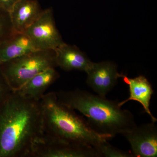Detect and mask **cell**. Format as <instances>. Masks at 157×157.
<instances>
[{
  "instance_id": "obj_1",
  "label": "cell",
  "mask_w": 157,
  "mask_h": 157,
  "mask_svg": "<svg viewBox=\"0 0 157 157\" xmlns=\"http://www.w3.org/2000/svg\"><path fill=\"white\" fill-rule=\"evenodd\" d=\"M42 135L40 101L13 91L0 105V157H30Z\"/></svg>"
},
{
  "instance_id": "obj_2",
  "label": "cell",
  "mask_w": 157,
  "mask_h": 157,
  "mask_svg": "<svg viewBox=\"0 0 157 157\" xmlns=\"http://www.w3.org/2000/svg\"><path fill=\"white\" fill-rule=\"evenodd\" d=\"M55 93L59 102L81 113L94 131L110 139L137 125L132 113L117 101L80 89Z\"/></svg>"
},
{
  "instance_id": "obj_3",
  "label": "cell",
  "mask_w": 157,
  "mask_h": 157,
  "mask_svg": "<svg viewBox=\"0 0 157 157\" xmlns=\"http://www.w3.org/2000/svg\"><path fill=\"white\" fill-rule=\"evenodd\" d=\"M43 135L53 140L97 148L110 138L101 135L74 109L62 104L55 92L45 94L40 100Z\"/></svg>"
},
{
  "instance_id": "obj_4",
  "label": "cell",
  "mask_w": 157,
  "mask_h": 157,
  "mask_svg": "<svg viewBox=\"0 0 157 157\" xmlns=\"http://www.w3.org/2000/svg\"><path fill=\"white\" fill-rule=\"evenodd\" d=\"M57 67L54 50H34L0 65V69L13 91L48 68Z\"/></svg>"
},
{
  "instance_id": "obj_5",
  "label": "cell",
  "mask_w": 157,
  "mask_h": 157,
  "mask_svg": "<svg viewBox=\"0 0 157 157\" xmlns=\"http://www.w3.org/2000/svg\"><path fill=\"white\" fill-rule=\"evenodd\" d=\"M25 33L36 50H55L65 43L56 25L52 8L43 10Z\"/></svg>"
},
{
  "instance_id": "obj_6",
  "label": "cell",
  "mask_w": 157,
  "mask_h": 157,
  "mask_svg": "<svg viewBox=\"0 0 157 157\" xmlns=\"http://www.w3.org/2000/svg\"><path fill=\"white\" fill-rule=\"evenodd\" d=\"M30 157H101L93 147L53 140L42 135L34 144Z\"/></svg>"
},
{
  "instance_id": "obj_7",
  "label": "cell",
  "mask_w": 157,
  "mask_h": 157,
  "mask_svg": "<svg viewBox=\"0 0 157 157\" xmlns=\"http://www.w3.org/2000/svg\"><path fill=\"white\" fill-rule=\"evenodd\" d=\"M155 123L135 126L121 134L130 143L133 157L157 156V128Z\"/></svg>"
},
{
  "instance_id": "obj_8",
  "label": "cell",
  "mask_w": 157,
  "mask_h": 157,
  "mask_svg": "<svg viewBox=\"0 0 157 157\" xmlns=\"http://www.w3.org/2000/svg\"><path fill=\"white\" fill-rule=\"evenodd\" d=\"M86 84L98 95L106 97L117 82L120 73L114 62L94 63L86 71Z\"/></svg>"
},
{
  "instance_id": "obj_9",
  "label": "cell",
  "mask_w": 157,
  "mask_h": 157,
  "mask_svg": "<svg viewBox=\"0 0 157 157\" xmlns=\"http://www.w3.org/2000/svg\"><path fill=\"white\" fill-rule=\"evenodd\" d=\"M119 78H122L124 82L128 85L130 92L128 98L119 102L120 107H121L129 101H137L142 105L144 111L151 119V122H156L157 119L153 115L150 109V101L154 91L148 79L143 76L132 78L120 73Z\"/></svg>"
},
{
  "instance_id": "obj_10",
  "label": "cell",
  "mask_w": 157,
  "mask_h": 157,
  "mask_svg": "<svg viewBox=\"0 0 157 157\" xmlns=\"http://www.w3.org/2000/svg\"><path fill=\"white\" fill-rule=\"evenodd\" d=\"M37 0H20L9 12L14 33H25L42 14Z\"/></svg>"
},
{
  "instance_id": "obj_11",
  "label": "cell",
  "mask_w": 157,
  "mask_h": 157,
  "mask_svg": "<svg viewBox=\"0 0 157 157\" xmlns=\"http://www.w3.org/2000/svg\"><path fill=\"white\" fill-rule=\"evenodd\" d=\"M55 51L57 66L65 71L79 70L86 73L93 64L87 55L76 45L65 43Z\"/></svg>"
},
{
  "instance_id": "obj_12",
  "label": "cell",
  "mask_w": 157,
  "mask_h": 157,
  "mask_svg": "<svg viewBox=\"0 0 157 157\" xmlns=\"http://www.w3.org/2000/svg\"><path fill=\"white\" fill-rule=\"evenodd\" d=\"M59 77L55 68H48L34 76L15 91L26 98L39 101L47 89Z\"/></svg>"
},
{
  "instance_id": "obj_13",
  "label": "cell",
  "mask_w": 157,
  "mask_h": 157,
  "mask_svg": "<svg viewBox=\"0 0 157 157\" xmlns=\"http://www.w3.org/2000/svg\"><path fill=\"white\" fill-rule=\"evenodd\" d=\"M34 50H36L25 33H15L0 44V65Z\"/></svg>"
},
{
  "instance_id": "obj_14",
  "label": "cell",
  "mask_w": 157,
  "mask_h": 157,
  "mask_svg": "<svg viewBox=\"0 0 157 157\" xmlns=\"http://www.w3.org/2000/svg\"><path fill=\"white\" fill-rule=\"evenodd\" d=\"M14 33L10 13L0 8V44Z\"/></svg>"
},
{
  "instance_id": "obj_15",
  "label": "cell",
  "mask_w": 157,
  "mask_h": 157,
  "mask_svg": "<svg viewBox=\"0 0 157 157\" xmlns=\"http://www.w3.org/2000/svg\"><path fill=\"white\" fill-rule=\"evenodd\" d=\"M101 157H132L131 151H124L117 148L105 141L102 142L96 148Z\"/></svg>"
},
{
  "instance_id": "obj_16",
  "label": "cell",
  "mask_w": 157,
  "mask_h": 157,
  "mask_svg": "<svg viewBox=\"0 0 157 157\" xmlns=\"http://www.w3.org/2000/svg\"><path fill=\"white\" fill-rule=\"evenodd\" d=\"M13 91L0 69V105Z\"/></svg>"
},
{
  "instance_id": "obj_17",
  "label": "cell",
  "mask_w": 157,
  "mask_h": 157,
  "mask_svg": "<svg viewBox=\"0 0 157 157\" xmlns=\"http://www.w3.org/2000/svg\"><path fill=\"white\" fill-rule=\"evenodd\" d=\"M20 0H0V8L10 12L15 4Z\"/></svg>"
}]
</instances>
